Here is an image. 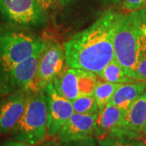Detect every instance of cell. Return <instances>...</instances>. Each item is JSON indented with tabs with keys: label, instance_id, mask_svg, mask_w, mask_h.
Here are the masks:
<instances>
[{
	"label": "cell",
	"instance_id": "cell-28",
	"mask_svg": "<svg viewBox=\"0 0 146 146\" xmlns=\"http://www.w3.org/2000/svg\"><path fill=\"white\" fill-rule=\"evenodd\" d=\"M143 133H144V134H146V125H145V128H144Z\"/></svg>",
	"mask_w": 146,
	"mask_h": 146
},
{
	"label": "cell",
	"instance_id": "cell-25",
	"mask_svg": "<svg viewBox=\"0 0 146 146\" xmlns=\"http://www.w3.org/2000/svg\"><path fill=\"white\" fill-rule=\"evenodd\" d=\"M39 146H61V143L56 140H49V141L43 142L42 145Z\"/></svg>",
	"mask_w": 146,
	"mask_h": 146
},
{
	"label": "cell",
	"instance_id": "cell-18",
	"mask_svg": "<svg viewBox=\"0 0 146 146\" xmlns=\"http://www.w3.org/2000/svg\"><path fill=\"white\" fill-rule=\"evenodd\" d=\"M98 81V76L96 74L81 70L79 81V89L80 96L93 95Z\"/></svg>",
	"mask_w": 146,
	"mask_h": 146
},
{
	"label": "cell",
	"instance_id": "cell-12",
	"mask_svg": "<svg viewBox=\"0 0 146 146\" xmlns=\"http://www.w3.org/2000/svg\"><path fill=\"white\" fill-rule=\"evenodd\" d=\"M124 119V113L114 105L108 103L100 110L97 119L94 136L101 140L119 130Z\"/></svg>",
	"mask_w": 146,
	"mask_h": 146
},
{
	"label": "cell",
	"instance_id": "cell-5",
	"mask_svg": "<svg viewBox=\"0 0 146 146\" xmlns=\"http://www.w3.org/2000/svg\"><path fill=\"white\" fill-rule=\"evenodd\" d=\"M46 14L37 0H0L1 18L15 26H44Z\"/></svg>",
	"mask_w": 146,
	"mask_h": 146
},
{
	"label": "cell",
	"instance_id": "cell-8",
	"mask_svg": "<svg viewBox=\"0 0 146 146\" xmlns=\"http://www.w3.org/2000/svg\"><path fill=\"white\" fill-rule=\"evenodd\" d=\"M29 94L30 91L27 89L17 90L0 102V135L11 132L17 124Z\"/></svg>",
	"mask_w": 146,
	"mask_h": 146
},
{
	"label": "cell",
	"instance_id": "cell-17",
	"mask_svg": "<svg viewBox=\"0 0 146 146\" xmlns=\"http://www.w3.org/2000/svg\"><path fill=\"white\" fill-rule=\"evenodd\" d=\"M72 102L75 113L83 115H94L99 113V106L93 95L80 96Z\"/></svg>",
	"mask_w": 146,
	"mask_h": 146
},
{
	"label": "cell",
	"instance_id": "cell-13",
	"mask_svg": "<svg viewBox=\"0 0 146 146\" xmlns=\"http://www.w3.org/2000/svg\"><path fill=\"white\" fill-rule=\"evenodd\" d=\"M146 92V81L136 80L122 84L116 90L109 103L120 109L124 115L131 105Z\"/></svg>",
	"mask_w": 146,
	"mask_h": 146
},
{
	"label": "cell",
	"instance_id": "cell-14",
	"mask_svg": "<svg viewBox=\"0 0 146 146\" xmlns=\"http://www.w3.org/2000/svg\"><path fill=\"white\" fill-rule=\"evenodd\" d=\"M80 72V69L68 68L64 69L52 82L58 93L71 102L80 96L79 89Z\"/></svg>",
	"mask_w": 146,
	"mask_h": 146
},
{
	"label": "cell",
	"instance_id": "cell-29",
	"mask_svg": "<svg viewBox=\"0 0 146 146\" xmlns=\"http://www.w3.org/2000/svg\"><path fill=\"white\" fill-rule=\"evenodd\" d=\"M145 145H146V142H145Z\"/></svg>",
	"mask_w": 146,
	"mask_h": 146
},
{
	"label": "cell",
	"instance_id": "cell-1",
	"mask_svg": "<svg viewBox=\"0 0 146 146\" xmlns=\"http://www.w3.org/2000/svg\"><path fill=\"white\" fill-rule=\"evenodd\" d=\"M117 12L107 10L93 25L76 33L64 45L66 64L98 75L113 59Z\"/></svg>",
	"mask_w": 146,
	"mask_h": 146
},
{
	"label": "cell",
	"instance_id": "cell-9",
	"mask_svg": "<svg viewBox=\"0 0 146 146\" xmlns=\"http://www.w3.org/2000/svg\"><path fill=\"white\" fill-rule=\"evenodd\" d=\"M98 114L83 115L74 113L58 132L56 139L61 144L80 141L94 135Z\"/></svg>",
	"mask_w": 146,
	"mask_h": 146
},
{
	"label": "cell",
	"instance_id": "cell-3",
	"mask_svg": "<svg viewBox=\"0 0 146 146\" xmlns=\"http://www.w3.org/2000/svg\"><path fill=\"white\" fill-rule=\"evenodd\" d=\"M46 47L42 37L14 27L0 28V76Z\"/></svg>",
	"mask_w": 146,
	"mask_h": 146
},
{
	"label": "cell",
	"instance_id": "cell-10",
	"mask_svg": "<svg viewBox=\"0 0 146 146\" xmlns=\"http://www.w3.org/2000/svg\"><path fill=\"white\" fill-rule=\"evenodd\" d=\"M42 53L24 60L5 73L2 78L7 87L13 89L14 92L26 89L36 75Z\"/></svg>",
	"mask_w": 146,
	"mask_h": 146
},
{
	"label": "cell",
	"instance_id": "cell-16",
	"mask_svg": "<svg viewBox=\"0 0 146 146\" xmlns=\"http://www.w3.org/2000/svg\"><path fill=\"white\" fill-rule=\"evenodd\" d=\"M121 84H122L110 83L104 80L98 81L93 93V96L97 101L100 110L103 109L109 103L116 90L119 89Z\"/></svg>",
	"mask_w": 146,
	"mask_h": 146
},
{
	"label": "cell",
	"instance_id": "cell-24",
	"mask_svg": "<svg viewBox=\"0 0 146 146\" xmlns=\"http://www.w3.org/2000/svg\"><path fill=\"white\" fill-rule=\"evenodd\" d=\"M0 146H32L27 143L22 141H16V140H8L0 144Z\"/></svg>",
	"mask_w": 146,
	"mask_h": 146
},
{
	"label": "cell",
	"instance_id": "cell-15",
	"mask_svg": "<svg viewBox=\"0 0 146 146\" xmlns=\"http://www.w3.org/2000/svg\"><path fill=\"white\" fill-rule=\"evenodd\" d=\"M97 76L102 80L110 83L126 84L136 81L126 74L125 71L115 59H113Z\"/></svg>",
	"mask_w": 146,
	"mask_h": 146
},
{
	"label": "cell",
	"instance_id": "cell-4",
	"mask_svg": "<svg viewBox=\"0 0 146 146\" xmlns=\"http://www.w3.org/2000/svg\"><path fill=\"white\" fill-rule=\"evenodd\" d=\"M48 103L46 89L30 92L21 119L11 130L14 140L36 145L47 136Z\"/></svg>",
	"mask_w": 146,
	"mask_h": 146
},
{
	"label": "cell",
	"instance_id": "cell-19",
	"mask_svg": "<svg viewBox=\"0 0 146 146\" xmlns=\"http://www.w3.org/2000/svg\"><path fill=\"white\" fill-rule=\"evenodd\" d=\"M132 138L119 135H110L103 139L98 140V146H131L133 144Z\"/></svg>",
	"mask_w": 146,
	"mask_h": 146
},
{
	"label": "cell",
	"instance_id": "cell-7",
	"mask_svg": "<svg viewBox=\"0 0 146 146\" xmlns=\"http://www.w3.org/2000/svg\"><path fill=\"white\" fill-rule=\"evenodd\" d=\"M48 103L47 136L54 137L75 113L72 102L56 91L53 83L46 89Z\"/></svg>",
	"mask_w": 146,
	"mask_h": 146
},
{
	"label": "cell",
	"instance_id": "cell-11",
	"mask_svg": "<svg viewBox=\"0 0 146 146\" xmlns=\"http://www.w3.org/2000/svg\"><path fill=\"white\" fill-rule=\"evenodd\" d=\"M146 125V92L131 105L124 115L119 130L112 135H119L136 138L138 133L143 132Z\"/></svg>",
	"mask_w": 146,
	"mask_h": 146
},
{
	"label": "cell",
	"instance_id": "cell-2",
	"mask_svg": "<svg viewBox=\"0 0 146 146\" xmlns=\"http://www.w3.org/2000/svg\"><path fill=\"white\" fill-rule=\"evenodd\" d=\"M115 59L131 76L146 52V9L118 13L114 26Z\"/></svg>",
	"mask_w": 146,
	"mask_h": 146
},
{
	"label": "cell",
	"instance_id": "cell-21",
	"mask_svg": "<svg viewBox=\"0 0 146 146\" xmlns=\"http://www.w3.org/2000/svg\"><path fill=\"white\" fill-rule=\"evenodd\" d=\"M131 78L139 81H146V52L137 64Z\"/></svg>",
	"mask_w": 146,
	"mask_h": 146
},
{
	"label": "cell",
	"instance_id": "cell-20",
	"mask_svg": "<svg viewBox=\"0 0 146 146\" xmlns=\"http://www.w3.org/2000/svg\"><path fill=\"white\" fill-rule=\"evenodd\" d=\"M123 9L133 11L143 9L146 7V0H116Z\"/></svg>",
	"mask_w": 146,
	"mask_h": 146
},
{
	"label": "cell",
	"instance_id": "cell-26",
	"mask_svg": "<svg viewBox=\"0 0 146 146\" xmlns=\"http://www.w3.org/2000/svg\"><path fill=\"white\" fill-rule=\"evenodd\" d=\"M131 146H146L145 144H144L142 141H133V144Z\"/></svg>",
	"mask_w": 146,
	"mask_h": 146
},
{
	"label": "cell",
	"instance_id": "cell-6",
	"mask_svg": "<svg viewBox=\"0 0 146 146\" xmlns=\"http://www.w3.org/2000/svg\"><path fill=\"white\" fill-rule=\"evenodd\" d=\"M65 64V53L61 45L54 41L46 42L36 75L26 89L32 93L45 90L63 72Z\"/></svg>",
	"mask_w": 146,
	"mask_h": 146
},
{
	"label": "cell",
	"instance_id": "cell-27",
	"mask_svg": "<svg viewBox=\"0 0 146 146\" xmlns=\"http://www.w3.org/2000/svg\"><path fill=\"white\" fill-rule=\"evenodd\" d=\"M57 1L61 6H65L67 5V4H68L72 0H57Z\"/></svg>",
	"mask_w": 146,
	"mask_h": 146
},
{
	"label": "cell",
	"instance_id": "cell-22",
	"mask_svg": "<svg viewBox=\"0 0 146 146\" xmlns=\"http://www.w3.org/2000/svg\"><path fill=\"white\" fill-rule=\"evenodd\" d=\"M61 146H97V142L94 137L90 136L80 141H70L61 144Z\"/></svg>",
	"mask_w": 146,
	"mask_h": 146
},
{
	"label": "cell",
	"instance_id": "cell-23",
	"mask_svg": "<svg viewBox=\"0 0 146 146\" xmlns=\"http://www.w3.org/2000/svg\"><path fill=\"white\" fill-rule=\"evenodd\" d=\"M57 0H37V2L42 6V8L46 12H48L50 11H52L56 5Z\"/></svg>",
	"mask_w": 146,
	"mask_h": 146
}]
</instances>
